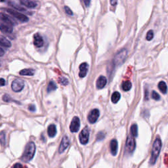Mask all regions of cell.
I'll return each mask as SVG.
<instances>
[{
  "label": "cell",
  "mask_w": 168,
  "mask_h": 168,
  "mask_svg": "<svg viewBox=\"0 0 168 168\" xmlns=\"http://www.w3.org/2000/svg\"><path fill=\"white\" fill-rule=\"evenodd\" d=\"M13 23L4 13H0V30L4 33H11L13 30Z\"/></svg>",
  "instance_id": "obj_1"
},
{
  "label": "cell",
  "mask_w": 168,
  "mask_h": 168,
  "mask_svg": "<svg viewBox=\"0 0 168 168\" xmlns=\"http://www.w3.org/2000/svg\"><path fill=\"white\" fill-rule=\"evenodd\" d=\"M162 145V143L161 139L160 138L159 136H157L153 144V150H152L151 156H150V159L149 162L150 165H154L156 162L157 158H158V157L160 153Z\"/></svg>",
  "instance_id": "obj_2"
},
{
  "label": "cell",
  "mask_w": 168,
  "mask_h": 168,
  "mask_svg": "<svg viewBox=\"0 0 168 168\" xmlns=\"http://www.w3.org/2000/svg\"><path fill=\"white\" fill-rule=\"evenodd\" d=\"M36 152V145L33 142H29L26 144L24 153L21 157V160L24 162H28L34 158Z\"/></svg>",
  "instance_id": "obj_3"
},
{
  "label": "cell",
  "mask_w": 168,
  "mask_h": 168,
  "mask_svg": "<svg viewBox=\"0 0 168 168\" xmlns=\"http://www.w3.org/2000/svg\"><path fill=\"white\" fill-rule=\"evenodd\" d=\"M136 147V143H135V140L134 137L132 135H129L127 137L126 143V147H125V153L127 155H131L133 154Z\"/></svg>",
  "instance_id": "obj_4"
},
{
  "label": "cell",
  "mask_w": 168,
  "mask_h": 168,
  "mask_svg": "<svg viewBox=\"0 0 168 168\" xmlns=\"http://www.w3.org/2000/svg\"><path fill=\"white\" fill-rule=\"evenodd\" d=\"M6 11L9 13L10 15H11L13 17L16 18L17 20H19V21L22 22V23H27L29 20L28 17L26 16L24 14H22L20 12L16 11L13 10V9H8L6 10Z\"/></svg>",
  "instance_id": "obj_5"
},
{
  "label": "cell",
  "mask_w": 168,
  "mask_h": 168,
  "mask_svg": "<svg viewBox=\"0 0 168 168\" xmlns=\"http://www.w3.org/2000/svg\"><path fill=\"white\" fill-rule=\"evenodd\" d=\"M127 50H122L119 51L114 57V65H120L122 64L125 60L127 57Z\"/></svg>",
  "instance_id": "obj_6"
},
{
  "label": "cell",
  "mask_w": 168,
  "mask_h": 168,
  "mask_svg": "<svg viewBox=\"0 0 168 168\" xmlns=\"http://www.w3.org/2000/svg\"><path fill=\"white\" fill-rule=\"evenodd\" d=\"M89 138V129L88 127H85L79 135L80 141L82 144H86L88 143Z\"/></svg>",
  "instance_id": "obj_7"
},
{
  "label": "cell",
  "mask_w": 168,
  "mask_h": 168,
  "mask_svg": "<svg viewBox=\"0 0 168 168\" xmlns=\"http://www.w3.org/2000/svg\"><path fill=\"white\" fill-rule=\"evenodd\" d=\"M24 82L21 79H16L11 84V89L15 92H20L23 89Z\"/></svg>",
  "instance_id": "obj_8"
},
{
  "label": "cell",
  "mask_w": 168,
  "mask_h": 168,
  "mask_svg": "<svg viewBox=\"0 0 168 168\" xmlns=\"http://www.w3.org/2000/svg\"><path fill=\"white\" fill-rule=\"evenodd\" d=\"M80 127V118L77 116H75L73 118L71 123H70V131L72 133L78 132L79 131Z\"/></svg>",
  "instance_id": "obj_9"
},
{
  "label": "cell",
  "mask_w": 168,
  "mask_h": 168,
  "mask_svg": "<svg viewBox=\"0 0 168 168\" xmlns=\"http://www.w3.org/2000/svg\"><path fill=\"white\" fill-rule=\"evenodd\" d=\"M100 115V112L98 109H93L88 114V120L90 123H95Z\"/></svg>",
  "instance_id": "obj_10"
},
{
  "label": "cell",
  "mask_w": 168,
  "mask_h": 168,
  "mask_svg": "<svg viewBox=\"0 0 168 168\" xmlns=\"http://www.w3.org/2000/svg\"><path fill=\"white\" fill-rule=\"evenodd\" d=\"M70 144V139L67 136H64L62 139L61 143L60 144V147H59V153H62L66 150Z\"/></svg>",
  "instance_id": "obj_11"
},
{
  "label": "cell",
  "mask_w": 168,
  "mask_h": 168,
  "mask_svg": "<svg viewBox=\"0 0 168 168\" xmlns=\"http://www.w3.org/2000/svg\"><path fill=\"white\" fill-rule=\"evenodd\" d=\"M34 44L36 47H41L44 45V41L40 34L34 35Z\"/></svg>",
  "instance_id": "obj_12"
},
{
  "label": "cell",
  "mask_w": 168,
  "mask_h": 168,
  "mask_svg": "<svg viewBox=\"0 0 168 168\" xmlns=\"http://www.w3.org/2000/svg\"><path fill=\"white\" fill-rule=\"evenodd\" d=\"M88 72V64L86 62H83L80 66V72L79 76L80 78H84Z\"/></svg>",
  "instance_id": "obj_13"
},
{
  "label": "cell",
  "mask_w": 168,
  "mask_h": 168,
  "mask_svg": "<svg viewBox=\"0 0 168 168\" xmlns=\"http://www.w3.org/2000/svg\"><path fill=\"white\" fill-rule=\"evenodd\" d=\"M107 83V80L106 77L103 76V75H101V76L98 78L97 81V88L99 89H101L104 88Z\"/></svg>",
  "instance_id": "obj_14"
},
{
  "label": "cell",
  "mask_w": 168,
  "mask_h": 168,
  "mask_svg": "<svg viewBox=\"0 0 168 168\" xmlns=\"http://www.w3.org/2000/svg\"><path fill=\"white\" fill-rule=\"evenodd\" d=\"M118 147V141L116 139H112L110 143V149L111 154L113 156H116L117 154Z\"/></svg>",
  "instance_id": "obj_15"
},
{
  "label": "cell",
  "mask_w": 168,
  "mask_h": 168,
  "mask_svg": "<svg viewBox=\"0 0 168 168\" xmlns=\"http://www.w3.org/2000/svg\"><path fill=\"white\" fill-rule=\"evenodd\" d=\"M20 3L28 8H34L37 6V3L31 0H20Z\"/></svg>",
  "instance_id": "obj_16"
},
{
  "label": "cell",
  "mask_w": 168,
  "mask_h": 168,
  "mask_svg": "<svg viewBox=\"0 0 168 168\" xmlns=\"http://www.w3.org/2000/svg\"><path fill=\"white\" fill-rule=\"evenodd\" d=\"M47 133L50 137H54L57 134V128L54 124H51L48 127Z\"/></svg>",
  "instance_id": "obj_17"
},
{
  "label": "cell",
  "mask_w": 168,
  "mask_h": 168,
  "mask_svg": "<svg viewBox=\"0 0 168 168\" xmlns=\"http://www.w3.org/2000/svg\"><path fill=\"white\" fill-rule=\"evenodd\" d=\"M20 75H27V76H32V75H34V70L32 68H26L22 70L19 72Z\"/></svg>",
  "instance_id": "obj_18"
},
{
  "label": "cell",
  "mask_w": 168,
  "mask_h": 168,
  "mask_svg": "<svg viewBox=\"0 0 168 168\" xmlns=\"http://www.w3.org/2000/svg\"><path fill=\"white\" fill-rule=\"evenodd\" d=\"M0 45L4 47H11V43L5 37H0Z\"/></svg>",
  "instance_id": "obj_19"
},
{
  "label": "cell",
  "mask_w": 168,
  "mask_h": 168,
  "mask_svg": "<svg viewBox=\"0 0 168 168\" xmlns=\"http://www.w3.org/2000/svg\"><path fill=\"white\" fill-rule=\"evenodd\" d=\"M158 88L162 93L166 94L167 91V87L165 82L162 81L158 84Z\"/></svg>",
  "instance_id": "obj_20"
},
{
  "label": "cell",
  "mask_w": 168,
  "mask_h": 168,
  "mask_svg": "<svg viewBox=\"0 0 168 168\" xmlns=\"http://www.w3.org/2000/svg\"><path fill=\"white\" fill-rule=\"evenodd\" d=\"M120 93L118 91H116L112 95L111 97V101L113 102V103H117V102L119 101V100L120 99Z\"/></svg>",
  "instance_id": "obj_21"
},
{
  "label": "cell",
  "mask_w": 168,
  "mask_h": 168,
  "mask_svg": "<svg viewBox=\"0 0 168 168\" xmlns=\"http://www.w3.org/2000/svg\"><path fill=\"white\" fill-rule=\"evenodd\" d=\"M57 89V85L55 84V83L53 82V81H51V82L49 83L47 88V91L48 93H51L52 91H55Z\"/></svg>",
  "instance_id": "obj_22"
},
{
  "label": "cell",
  "mask_w": 168,
  "mask_h": 168,
  "mask_svg": "<svg viewBox=\"0 0 168 168\" xmlns=\"http://www.w3.org/2000/svg\"><path fill=\"white\" fill-rule=\"evenodd\" d=\"M131 135L134 137H137L138 135V127L136 124H133L131 127Z\"/></svg>",
  "instance_id": "obj_23"
},
{
  "label": "cell",
  "mask_w": 168,
  "mask_h": 168,
  "mask_svg": "<svg viewBox=\"0 0 168 168\" xmlns=\"http://www.w3.org/2000/svg\"><path fill=\"white\" fill-rule=\"evenodd\" d=\"M131 87H132V84L131 82H129V81L123 82L122 84V89L123 91H129L130 89H131Z\"/></svg>",
  "instance_id": "obj_24"
},
{
  "label": "cell",
  "mask_w": 168,
  "mask_h": 168,
  "mask_svg": "<svg viewBox=\"0 0 168 168\" xmlns=\"http://www.w3.org/2000/svg\"><path fill=\"white\" fill-rule=\"evenodd\" d=\"M58 83L61 84V85H64V86H66L68 84V80L64 77H62V76H61L58 78Z\"/></svg>",
  "instance_id": "obj_25"
},
{
  "label": "cell",
  "mask_w": 168,
  "mask_h": 168,
  "mask_svg": "<svg viewBox=\"0 0 168 168\" xmlns=\"http://www.w3.org/2000/svg\"><path fill=\"white\" fill-rule=\"evenodd\" d=\"M105 137V133L102 131H100L98 134L97 135V141H101V140H103Z\"/></svg>",
  "instance_id": "obj_26"
},
{
  "label": "cell",
  "mask_w": 168,
  "mask_h": 168,
  "mask_svg": "<svg viewBox=\"0 0 168 168\" xmlns=\"http://www.w3.org/2000/svg\"><path fill=\"white\" fill-rule=\"evenodd\" d=\"M0 143L2 145H5V133L4 131L0 133Z\"/></svg>",
  "instance_id": "obj_27"
},
{
  "label": "cell",
  "mask_w": 168,
  "mask_h": 168,
  "mask_svg": "<svg viewBox=\"0 0 168 168\" xmlns=\"http://www.w3.org/2000/svg\"><path fill=\"white\" fill-rule=\"evenodd\" d=\"M154 37V32L153 30H149L147 32V36H146V39H147L148 41H150Z\"/></svg>",
  "instance_id": "obj_28"
},
{
  "label": "cell",
  "mask_w": 168,
  "mask_h": 168,
  "mask_svg": "<svg viewBox=\"0 0 168 168\" xmlns=\"http://www.w3.org/2000/svg\"><path fill=\"white\" fill-rule=\"evenodd\" d=\"M152 98L156 101H159L160 99V96L155 91H153V93H152Z\"/></svg>",
  "instance_id": "obj_29"
},
{
  "label": "cell",
  "mask_w": 168,
  "mask_h": 168,
  "mask_svg": "<svg viewBox=\"0 0 168 168\" xmlns=\"http://www.w3.org/2000/svg\"><path fill=\"white\" fill-rule=\"evenodd\" d=\"M3 101H5V102H10V101H11L12 99H11V97H10L9 95L5 94V95H4L3 97Z\"/></svg>",
  "instance_id": "obj_30"
},
{
  "label": "cell",
  "mask_w": 168,
  "mask_h": 168,
  "mask_svg": "<svg viewBox=\"0 0 168 168\" xmlns=\"http://www.w3.org/2000/svg\"><path fill=\"white\" fill-rule=\"evenodd\" d=\"M64 10H65V11H66V13L69 15H73V13L72 11V10L70 9L67 6H65L64 7Z\"/></svg>",
  "instance_id": "obj_31"
},
{
  "label": "cell",
  "mask_w": 168,
  "mask_h": 168,
  "mask_svg": "<svg viewBox=\"0 0 168 168\" xmlns=\"http://www.w3.org/2000/svg\"><path fill=\"white\" fill-rule=\"evenodd\" d=\"M13 168H26V167H24L23 165L20 164H15L14 166H13Z\"/></svg>",
  "instance_id": "obj_32"
},
{
  "label": "cell",
  "mask_w": 168,
  "mask_h": 168,
  "mask_svg": "<svg viewBox=\"0 0 168 168\" xmlns=\"http://www.w3.org/2000/svg\"><path fill=\"white\" fill-rule=\"evenodd\" d=\"M28 110L31 112H34L36 110V107L34 105H30L29 106H28Z\"/></svg>",
  "instance_id": "obj_33"
},
{
  "label": "cell",
  "mask_w": 168,
  "mask_h": 168,
  "mask_svg": "<svg viewBox=\"0 0 168 168\" xmlns=\"http://www.w3.org/2000/svg\"><path fill=\"white\" fill-rule=\"evenodd\" d=\"M84 2L86 7H89L91 4V0H84Z\"/></svg>",
  "instance_id": "obj_34"
},
{
  "label": "cell",
  "mask_w": 168,
  "mask_h": 168,
  "mask_svg": "<svg viewBox=\"0 0 168 168\" xmlns=\"http://www.w3.org/2000/svg\"><path fill=\"white\" fill-rule=\"evenodd\" d=\"M5 85V80L3 78H0V87Z\"/></svg>",
  "instance_id": "obj_35"
},
{
  "label": "cell",
  "mask_w": 168,
  "mask_h": 168,
  "mask_svg": "<svg viewBox=\"0 0 168 168\" xmlns=\"http://www.w3.org/2000/svg\"><path fill=\"white\" fill-rule=\"evenodd\" d=\"M4 54H5V51L3 50L2 48L0 47V57L3 56Z\"/></svg>",
  "instance_id": "obj_36"
},
{
  "label": "cell",
  "mask_w": 168,
  "mask_h": 168,
  "mask_svg": "<svg viewBox=\"0 0 168 168\" xmlns=\"http://www.w3.org/2000/svg\"><path fill=\"white\" fill-rule=\"evenodd\" d=\"M110 3L112 5H116L117 4V0H110Z\"/></svg>",
  "instance_id": "obj_37"
},
{
  "label": "cell",
  "mask_w": 168,
  "mask_h": 168,
  "mask_svg": "<svg viewBox=\"0 0 168 168\" xmlns=\"http://www.w3.org/2000/svg\"><path fill=\"white\" fill-rule=\"evenodd\" d=\"M165 163L166 165L168 166V155H166V157H165Z\"/></svg>",
  "instance_id": "obj_38"
},
{
  "label": "cell",
  "mask_w": 168,
  "mask_h": 168,
  "mask_svg": "<svg viewBox=\"0 0 168 168\" xmlns=\"http://www.w3.org/2000/svg\"><path fill=\"white\" fill-rule=\"evenodd\" d=\"M5 0H0V2H5Z\"/></svg>",
  "instance_id": "obj_39"
},
{
  "label": "cell",
  "mask_w": 168,
  "mask_h": 168,
  "mask_svg": "<svg viewBox=\"0 0 168 168\" xmlns=\"http://www.w3.org/2000/svg\"><path fill=\"white\" fill-rule=\"evenodd\" d=\"M1 65H2V63H1V62H0V67H1Z\"/></svg>",
  "instance_id": "obj_40"
}]
</instances>
